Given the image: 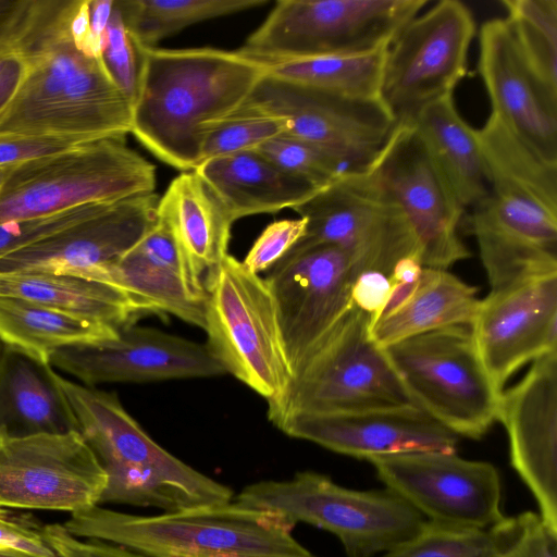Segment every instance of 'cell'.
<instances>
[{
	"label": "cell",
	"mask_w": 557,
	"mask_h": 557,
	"mask_svg": "<svg viewBox=\"0 0 557 557\" xmlns=\"http://www.w3.org/2000/svg\"><path fill=\"white\" fill-rule=\"evenodd\" d=\"M78 0H23L8 34L27 61L26 77L0 114V133L53 135L95 141L132 133L131 99L103 57L75 42Z\"/></svg>",
	"instance_id": "6da1fadb"
},
{
	"label": "cell",
	"mask_w": 557,
	"mask_h": 557,
	"mask_svg": "<svg viewBox=\"0 0 557 557\" xmlns=\"http://www.w3.org/2000/svg\"><path fill=\"white\" fill-rule=\"evenodd\" d=\"M135 50L138 75L131 134L182 172L201 162L207 129L238 110L268 74L264 63L238 50Z\"/></svg>",
	"instance_id": "7a4b0ae2"
},
{
	"label": "cell",
	"mask_w": 557,
	"mask_h": 557,
	"mask_svg": "<svg viewBox=\"0 0 557 557\" xmlns=\"http://www.w3.org/2000/svg\"><path fill=\"white\" fill-rule=\"evenodd\" d=\"M76 424L107 473L99 505L152 507L162 512L230 502L233 491L156 443L115 393L86 386L52 368Z\"/></svg>",
	"instance_id": "3957f363"
},
{
	"label": "cell",
	"mask_w": 557,
	"mask_h": 557,
	"mask_svg": "<svg viewBox=\"0 0 557 557\" xmlns=\"http://www.w3.org/2000/svg\"><path fill=\"white\" fill-rule=\"evenodd\" d=\"M63 527L146 557H317L277 515L234 498L150 516L96 505L71 513Z\"/></svg>",
	"instance_id": "277c9868"
},
{
	"label": "cell",
	"mask_w": 557,
	"mask_h": 557,
	"mask_svg": "<svg viewBox=\"0 0 557 557\" xmlns=\"http://www.w3.org/2000/svg\"><path fill=\"white\" fill-rule=\"evenodd\" d=\"M234 499L271 511L295 527L306 523L334 534L347 557H372L410 540L425 518L392 491H357L314 471L286 480H263Z\"/></svg>",
	"instance_id": "5b68a950"
},
{
	"label": "cell",
	"mask_w": 557,
	"mask_h": 557,
	"mask_svg": "<svg viewBox=\"0 0 557 557\" xmlns=\"http://www.w3.org/2000/svg\"><path fill=\"white\" fill-rule=\"evenodd\" d=\"M156 168L124 138L89 141L12 166L0 189V224L153 193Z\"/></svg>",
	"instance_id": "8992f818"
},
{
	"label": "cell",
	"mask_w": 557,
	"mask_h": 557,
	"mask_svg": "<svg viewBox=\"0 0 557 557\" xmlns=\"http://www.w3.org/2000/svg\"><path fill=\"white\" fill-rule=\"evenodd\" d=\"M206 292L207 345L226 373L267 399L271 419L284 403L293 372L265 278L228 253Z\"/></svg>",
	"instance_id": "52a82bcc"
},
{
	"label": "cell",
	"mask_w": 557,
	"mask_h": 557,
	"mask_svg": "<svg viewBox=\"0 0 557 557\" xmlns=\"http://www.w3.org/2000/svg\"><path fill=\"white\" fill-rule=\"evenodd\" d=\"M417 407L458 436L481 438L499 418L503 391L470 325L418 334L383 348Z\"/></svg>",
	"instance_id": "ba28073f"
},
{
	"label": "cell",
	"mask_w": 557,
	"mask_h": 557,
	"mask_svg": "<svg viewBox=\"0 0 557 557\" xmlns=\"http://www.w3.org/2000/svg\"><path fill=\"white\" fill-rule=\"evenodd\" d=\"M370 326V315L352 305L295 373L270 421L277 426L294 414L417 407Z\"/></svg>",
	"instance_id": "9c48e42d"
},
{
	"label": "cell",
	"mask_w": 557,
	"mask_h": 557,
	"mask_svg": "<svg viewBox=\"0 0 557 557\" xmlns=\"http://www.w3.org/2000/svg\"><path fill=\"white\" fill-rule=\"evenodd\" d=\"M428 0H280L240 53L271 63L388 46Z\"/></svg>",
	"instance_id": "30bf717a"
},
{
	"label": "cell",
	"mask_w": 557,
	"mask_h": 557,
	"mask_svg": "<svg viewBox=\"0 0 557 557\" xmlns=\"http://www.w3.org/2000/svg\"><path fill=\"white\" fill-rule=\"evenodd\" d=\"M471 231L492 290L557 273V187L544 178L492 172Z\"/></svg>",
	"instance_id": "8fae6325"
},
{
	"label": "cell",
	"mask_w": 557,
	"mask_h": 557,
	"mask_svg": "<svg viewBox=\"0 0 557 557\" xmlns=\"http://www.w3.org/2000/svg\"><path fill=\"white\" fill-rule=\"evenodd\" d=\"M293 210L307 221L294 248L334 245L348 257L355 277L368 270L389 276L399 260L420 259L401 210L369 165L342 175Z\"/></svg>",
	"instance_id": "7c38bea8"
},
{
	"label": "cell",
	"mask_w": 557,
	"mask_h": 557,
	"mask_svg": "<svg viewBox=\"0 0 557 557\" xmlns=\"http://www.w3.org/2000/svg\"><path fill=\"white\" fill-rule=\"evenodd\" d=\"M474 35L473 15L457 0L438 1L404 26L387 47L379 91L396 124L453 95L467 73Z\"/></svg>",
	"instance_id": "4fadbf2b"
},
{
	"label": "cell",
	"mask_w": 557,
	"mask_h": 557,
	"mask_svg": "<svg viewBox=\"0 0 557 557\" xmlns=\"http://www.w3.org/2000/svg\"><path fill=\"white\" fill-rule=\"evenodd\" d=\"M368 461L386 488L428 521L486 529L506 518L500 509V475L490 462L433 450L381 455Z\"/></svg>",
	"instance_id": "5bb4252c"
},
{
	"label": "cell",
	"mask_w": 557,
	"mask_h": 557,
	"mask_svg": "<svg viewBox=\"0 0 557 557\" xmlns=\"http://www.w3.org/2000/svg\"><path fill=\"white\" fill-rule=\"evenodd\" d=\"M107 473L77 431L9 435L0 430V506L82 511L99 505Z\"/></svg>",
	"instance_id": "9a60e30c"
},
{
	"label": "cell",
	"mask_w": 557,
	"mask_h": 557,
	"mask_svg": "<svg viewBox=\"0 0 557 557\" xmlns=\"http://www.w3.org/2000/svg\"><path fill=\"white\" fill-rule=\"evenodd\" d=\"M369 169L401 210L424 268L446 270L471 256L458 234L465 208L411 123L396 124Z\"/></svg>",
	"instance_id": "2e32d148"
},
{
	"label": "cell",
	"mask_w": 557,
	"mask_h": 557,
	"mask_svg": "<svg viewBox=\"0 0 557 557\" xmlns=\"http://www.w3.org/2000/svg\"><path fill=\"white\" fill-rule=\"evenodd\" d=\"M354 280L348 257L330 244L293 248L272 268L265 282L293 376L352 307Z\"/></svg>",
	"instance_id": "e0dca14e"
},
{
	"label": "cell",
	"mask_w": 557,
	"mask_h": 557,
	"mask_svg": "<svg viewBox=\"0 0 557 557\" xmlns=\"http://www.w3.org/2000/svg\"><path fill=\"white\" fill-rule=\"evenodd\" d=\"M243 106L284 117L285 135L359 169L373 161L396 126L379 99L345 98L268 75Z\"/></svg>",
	"instance_id": "ac0fdd59"
},
{
	"label": "cell",
	"mask_w": 557,
	"mask_h": 557,
	"mask_svg": "<svg viewBox=\"0 0 557 557\" xmlns=\"http://www.w3.org/2000/svg\"><path fill=\"white\" fill-rule=\"evenodd\" d=\"M49 364L90 387L226 373L207 344L136 323L121 329L112 338L59 349Z\"/></svg>",
	"instance_id": "d6986e66"
},
{
	"label": "cell",
	"mask_w": 557,
	"mask_h": 557,
	"mask_svg": "<svg viewBox=\"0 0 557 557\" xmlns=\"http://www.w3.org/2000/svg\"><path fill=\"white\" fill-rule=\"evenodd\" d=\"M159 197L143 194L98 212L0 259V273L70 274L97 281L158 221Z\"/></svg>",
	"instance_id": "ffe728a7"
},
{
	"label": "cell",
	"mask_w": 557,
	"mask_h": 557,
	"mask_svg": "<svg viewBox=\"0 0 557 557\" xmlns=\"http://www.w3.org/2000/svg\"><path fill=\"white\" fill-rule=\"evenodd\" d=\"M470 327L486 371L503 391L524 363L557 351V273L491 290Z\"/></svg>",
	"instance_id": "44dd1931"
},
{
	"label": "cell",
	"mask_w": 557,
	"mask_h": 557,
	"mask_svg": "<svg viewBox=\"0 0 557 557\" xmlns=\"http://www.w3.org/2000/svg\"><path fill=\"white\" fill-rule=\"evenodd\" d=\"M498 421L510 463L533 494L542 519L557 531V351L540 357L503 392Z\"/></svg>",
	"instance_id": "7402d4cb"
},
{
	"label": "cell",
	"mask_w": 557,
	"mask_h": 557,
	"mask_svg": "<svg viewBox=\"0 0 557 557\" xmlns=\"http://www.w3.org/2000/svg\"><path fill=\"white\" fill-rule=\"evenodd\" d=\"M276 428L290 437L366 460L406 451L456 453L459 438L418 407L294 414Z\"/></svg>",
	"instance_id": "603a6c76"
},
{
	"label": "cell",
	"mask_w": 557,
	"mask_h": 557,
	"mask_svg": "<svg viewBox=\"0 0 557 557\" xmlns=\"http://www.w3.org/2000/svg\"><path fill=\"white\" fill-rule=\"evenodd\" d=\"M479 73L492 113L540 158L557 164V103L531 75L504 18L480 28Z\"/></svg>",
	"instance_id": "cb8c5ba5"
},
{
	"label": "cell",
	"mask_w": 557,
	"mask_h": 557,
	"mask_svg": "<svg viewBox=\"0 0 557 557\" xmlns=\"http://www.w3.org/2000/svg\"><path fill=\"white\" fill-rule=\"evenodd\" d=\"M158 216L172 234L190 289L207 298L206 286L228 255L233 220L194 171L170 183L159 199Z\"/></svg>",
	"instance_id": "d4e9b609"
},
{
	"label": "cell",
	"mask_w": 557,
	"mask_h": 557,
	"mask_svg": "<svg viewBox=\"0 0 557 557\" xmlns=\"http://www.w3.org/2000/svg\"><path fill=\"white\" fill-rule=\"evenodd\" d=\"M97 281L124 292L144 313H168L203 330L206 299L189 287L166 224L153 228Z\"/></svg>",
	"instance_id": "484cf974"
},
{
	"label": "cell",
	"mask_w": 557,
	"mask_h": 557,
	"mask_svg": "<svg viewBox=\"0 0 557 557\" xmlns=\"http://www.w3.org/2000/svg\"><path fill=\"white\" fill-rule=\"evenodd\" d=\"M194 172L218 196L233 222L293 209L320 189L255 150L205 160Z\"/></svg>",
	"instance_id": "4316f807"
},
{
	"label": "cell",
	"mask_w": 557,
	"mask_h": 557,
	"mask_svg": "<svg viewBox=\"0 0 557 557\" xmlns=\"http://www.w3.org/2000/svg\"><path fill=\"white\" fill-rule=\"evenodd\" d=\"M0 430L13 436L76 431L52 367L5 345L0 360Z\"/></svg>",
	"instance_id": "83f0119b"
},
{
	"label": "cell",
	"mask_w": 557,
	"mask_h": 557,
	"mask_svg": "<svg viewBox=\"0 0 557 557\" xmlns=\"http://www.w3.org/2000/svg\"><path fill=\"white\" fill-rule=\"evenodd\" d=\"M460 205L474 207L488 191L476 129L458 113L453 95L422 108L410 122Z\"/></svg>",
	"instance_id": "f1b7e54d"
},
{
	"label": "cell",
	"mask_w": 557,
	"mask_h": 557,
	"mask_svg": "<svg viewBox=\"0 0 557 557\" xmlns=\"http://www.w3.org/2000/svg\"><path fill=\"white\" fill-rule=\"evenodd\" d=\"M478 288L442 269L423 268L412 296L370 329L385 348L405 338L453 325H471L480 300Z\"/></svg>",
	"instance_id": "f546056e"
},
{
	"label": "cell",
	"mask_w": 557,
	"mask_h": 557,
	"mask_svg": "<svg viewBox=\"0 0 557 557\" xmlns=\"http://www.w3.org/2000/svg\"><path fill=\"white\" fill-rule=\"evenodd\" d=\"M0 293L121 330L145 314L121 289L70 274L0 273Z\"/></svg>",
	"instance_id": "4dcf8cb0"
},
{
	"label": "cell",
	"mask_w": 557,
	"mask_h": 557,
	"mask_svg": "<svg viewBox=\"0 0 557 557\" xmlns=\"http://www.w3.org/2000/svg\"><path fill=\"white\" fill-rule=\"evenodd\" d=\"M120 330L0 293V342L49 364L59 349L114 337Z\"/></svg>",
	"instance_id": "1f68e13d"
},
{
	"label": "cell",
	"mask_w": 557,
	"mask_h": 557,
	"mask_svg": "<svg viewBox=\"0 0 557 557\" xmlns=\"http://www.w3.org/2000/svg\"><path fill=\"white\" fill-rule=\"evenodd\" d=\"M388 46L347 54L317 55L264 63L267 75L350 99H379ZM380 100V99H379Z\"/></svg>",
	"instance_id": "d6a6232c"
},
{
	"label": "cell",
	"mask_w": 557,
	"mask_h": 557,
	"mask_svg": "<svg viewBox=\"0 0 557 557\" xmlns=\"http://www.w3.org/2000/svg\"><path fill=\"white\" fill-rule=\"evenodd\" d=\"M268 0L115 1L135 47L156 45L193 24L262 7Z\"/></svg>",
	"instance_id": "836d02e7"
},
{
	"label": "cell",
	"mask_w": 557,
	"mask_h": 557,
	"mask_svg": "<svg viewBox=\"0 0 557 557\" xmlns=\"http://www.w3.org/2000/svg\"><path fill=\"white\" fill-rule=\"evenodd\" d=\"M516 49L546 96L557 103V1L504 0Z\"/></svg>",
	"instance_id": "e575fe53"
},
{
	"label": "cell",
	"mask_w": 557,
	"mask_h": 557,
	"mask_svg": "<svg viewBox=\"0 0 557 557\" xmlns=\"http://www.w3.org/2000/svg\"><path fill=\"white\" fill-rule=\"evenodd\" d=\"M520 533L518 517L486 529L457 528L425 521L410 540L383 557H503Z\"/></svg>",
	"instance_id": "d590c367"
},
{
	"label": "cell",
	"mask_w": 557,
	"mask_h": 557,
	"mask_svg": "<svg viewBox=\"0 0 557 557\" xmlns=\"http://www.w3.org/2000/svg\"><path fill=\"white\" fill-rule=\"evenodd\" d=\"M286 131L287 122L284 117L242 106L233 114L213 123L207 129L201 146V162L255 150L263 143L285 134Z\"/></svg>",
	"instance_id": "8d00e7d4"
},
{
	"label": "cell",
	"mask_w": 557,
	"mask_h": 557,
	"mask_svg": "<svg viewBox=\"0 0 557 557\" xmlns=\"http://www.w3.org/2000/svg\"><path fill=\"white\" fill-rule=\"evenodd\" d=\"M255 151L317 188L329 185L346 173L362 170L314 145L285 134L263 143Z\"/></svg>",
	"instance_id": "74e56055"
},
{
	"label": "cell",
	"mask_w": 557,
	"mask_h": 557,
	"mask_svg": "<svg viewBox=\"0 0 557 557\" xmlns=\"http://www.w3.org/2000/svg\"><path fill=\"white\" fill-rule=\"evenodd\" d=\"M108 203H91L39 219L1 223L0 259L98 212Z\"/></svg>",
	"instance_id": "f35d334b"
},
{
	"label": "cell",
	"mask_w": 557,
	"mask_h": 557,
	"mask_svg": "<svg viewBox=\"0 0 557 557\" xmlns=\"http://www.w3.org/2000/svg\"><path fill=\"white\" fill-rule=\"evenodd\" d=\"M306 227L307 221L300 216L269 224L251 246L243 264L255 274L272 269L304 237Z\"/></svg>",
	"instance_id": "ab89813d"
},
{
	"label": "cell",
	"mask_w": 557,
	"mask_h": 557,
	"mask_svg": "<svg viewBox=\"0 0 557 557\" xmlns=\"http://www.w3.org/2000/svg\"><path fill=\"white\" fill-rule=\"evenodd\" d=\"M102 55L114 82L133 103L137 87L138 59L115 1L106 32Z\"/></svg>",
	"instance_id": "60d3db41"
},
{
	"label": "cell",
	"mask_w": 557,
	"mask_h": 557,
	"mask_svg": "<svg viewBox=\"0 0 557 557\" xmlns=\"http://www.w3.org/2000/svg\"><path fill=\"white\" fill-rule=\"evenodd\" d=\"M86 143L89 141L70 136L0 133V168L64 152Z\"/></svg>",
	"instance_id": "b9f144b4"
},
{
	"label": "cell",
	"mask_w": 557,
	"mask_h": 557,
	"mask_svg": "<svg viewBox=\"0 0 557 557\" xmlns=\"http://www.w3.org/2000/svg\"><path fill=\"white\" fill-rule=\"evenodd\" d=\"M42 535L57 557H146L112 543L75 537L59 523L44 525Z\"/></svg>",
	"instance_id": "7bdbcfd3"
},
{
	"label": "cell",
	"mask_w": 557,
	"mask_h": 557,
	"mask_svg": "<svg viewBox=\"0 0 557 557\" xmlns=\"http://www.w3.org/2000/svg\"><path fill=\"white\" fill-rule=\"evenodd\" d=\"M517 517L520 533L503 557H557V531L533 511Z\"/></svg>",
	"instance_id": "ee69618b"
},
{
	"label": "cell",
	"mask_w": 557,
	"mask_h": 557,
	"mask_svg": "<svg viewBox=\"0 0 557 557\" xmlns=\"http://www.w3.org/2000/svg\"><path fill=\"white\" fill-rule=\"evenodd\" d=\"M0 546L12 547L38 557H57L42 535V528L25 515L0 506Z\"/></svg>",
	"instance_id": "f6af8a7d"
},
{
	"label": "cell",
	"mask_w": 557,
	"mask_h": 557,
	"mask_svg": "<svg viewBox=\"0 0 557 557\" xmlns=\"http://www.w3.org/2000/svg\"><path fill=\"white\" fill-rule=\"evenodd\" d=\"M389 292V277L380 271H363L355 277L351 300L358 309L370 315L371 326L380 318Z\"/></svg>",
	"instance_id": "bcb514c9"
},
{
	"label": "cell",
	"mask_w": 557,
	"mask_h": 557,
	"mask_svg": "<svg viewBox=\"0 0 557 557\" xmlns=\"http://www.w3.org/2000/svg\"><path fill=\"white\" fill-rule=\"evenodd\" d=\"M27 73V61L21 49L8 37L0 40V114L21 88Z\"/></svg>",
	"instance_id": "7dc6e473"
},
{
	"label": "cell",
	"mask_w": 557,
	"mask_h": 557,
	"mask_svg": "<svg viewBox=\"0 0 557 557\" xmlns=\"http://www.w3.org/2000/svg\"><path fill=\"white\" fill-rule=\"evenodd\" d=\"M113 8V0H90V29L94 37L101 41L106 40V32Z\"/></svg>",
	"instance_id": "c3c4849f"
},
{
	"label": "cell",
	"mask_w": 557,
	"mask_h": 557,
	"mask_svg": "<svg viewBox=\"0 0 557 557\" xmlns=\"http://www.w3.org/2000/svg\"><path fill=\"white\" fill-rule=\"evenodd\" d=\"M23 0H0V40L4 39L16 21Z\"/></svg>",
	"instance_id": "681fc988"
},
{
	"label": "cell",
	"mask_w": 557,
	"mask_h": 557,
	"mask_svg": "<svg viewBox=\"0 0 557 557\" xmlns=\"http://www.w3.org/2000/svg\"><path fill=\"white\" fill-rule=\"evenodd\" d=\"M0 557H38L33 554H29L27 552L7 547V546H0Z\"/></svg>",
	"instance_id": "f907efd6"
},
{
	"label": "cell",
	"mask_w": 557,
	"mask_h": 557,
	"mask_svg": "<svg viewBox=\"0 0 557 557\" xmlns=\"http://www.w3.org/2000/svg\"><path fill=\"white\" fill-rule=\"evenodd\" d=\"M11 169H12V166L0 168V189H1L4 181L7 180Z\"/></svg>",
	"instance_id": "816d5d0a"
},
{
	"label": "cell",
	"mask_w": 557,
	"mask_h": 557,
	"mask_svg": "<svg viewBox=\"0 0 557 557\" xmlns=\"http://www.w3.org/2000/svg\"><path fill=\"white\" fill-rule=\"evenodd\" d=\"M4 344L0 342V360L3 352Z\"/></svg>",
	"instance_id": "f5cc1de1"
}]
</instances>
